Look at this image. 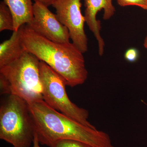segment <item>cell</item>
I'll return each instance as SVG.
<instances>
[{
	"mask_svg": "<svg viewBox=\"0 0 147 147\" xmlns=\"http://www.w3.org/2000/svg\"><path fill=\"white\" fill-rule=\"evenodd\" d=\"M39 144L38 139L36 135L35 134L34 135V140L33 144V147H40Z\"/></svg>",
	"mask_w": 147,
	"mask_h": 147,
	"instance_id": "obj_16",
	"label": "cell"
},
{
	"mask_svg": "<svg viewBox=\"0 0 147 147\" xmlns=\"http://www.w3.org/2000/svg\"><path fill=\"white\" fill-rule=\"evenodd\" d=\"M34 1L35 3H39L48 7L50 5H53V3L56 0H34Z\"/></svg>",
	"mask_w": 147,
	"mask_h": 147,
	"instance_id": "obj_15",
	"label": "cell"
},
{
	"mask_svg": "<svg viewBox=\"0 0 147 147\" xmlns=\"http://www.w3.org/2000/svg\"><path fill=\"white\" fill-rule=\"evenodd\" d=\"M118 4L121 7L137 6L147 10V0H117Z\"/></svg>",
	"mask_w": 147,
	"mask_h": 147,
	"instance_id": "obj_13",
	"label": "cell"
},
{
	"mask_svg": "<svg viewBox=\"0 0 147 147\" xmlns=\"http://www.w3.org/2000/svg\"><path fill=\"white\" fill-rule=\"evenodd\" d=\"M12 13L14 31L23 25L31 23L33 19V5L32 0H3Z\"/></svg>",
	"mask_w": 147,
	"mask_h": 147,
	"instance_id": "obj_10",
	"label": "cell"
},
{
	"mask_svg": "<svg viewBox=\"0 0 147 147\" xmlns=\"http://www.w3.org/2000/svg\"><path fill=\"white\" fill-rule=\"evenodd\" d=\"M21 42L25 50L44 62L65 79L71 87L84 84L88 72L82 53L72 42H53L29 28H20Z\"/></svg>",
	"mask_w": 147,
	"mask_h": 147,
	"instance_id": "obj_2",
	"label": "cell"
},
{
	"mask_svg": "<svg viewBox=\"0 0 147 147\" xmlns=\"http://www.w3.org/2000/svg\"><path fill=\"white\" fill-rule=\"evenodd\" d=\"M14 31V21L12 13L3 1L0 3V32Z\"/></svg>",
	"mask_w": 147,
	"mask_h": 147,
	"instance_id": "obj_11",
	"label": "cell"
},
{
	"mask_svg": "<svg viewBox=\"0 0 147 147\" xmlns=\"http://www.w3.org/2000/svg\"><path fill=\"white\" fill-rule=\"evenodd\" d=\"M82 0H56L53 7L59 21L69 30L72 43L82 53L88 50V39L84 30L86 22L82 12Z\"/></svg>",
	"mask_w": 147,
	"mask_h": 147,
	"instance_id": "obj_6",
	"label": "cell"
},
{
	"mask_svg": "<svg viewBox=\"0 0 147 147\" xmlns=\"http://www.w3.org/2000/svg\"></svg>",
	"mask_w": 147,
	"mask_h": 147,
	"instance_id": "obj_18",
	"label": "cell"
},
{
	"mask_svg": "<svg viewBox=\"0 0 147 147\" xmlns=\"http://www.w3.org/2000/svg\"><path fill=\"white\" fill-rule=\"evenodd\" d=\"M139 51L135 48H129L124 54L125 59L129 62L134 63L137 61L139 57Z\"/></svg>",
	"mask_w": 147,
	"mask_h": 147,
	"instance_id": "obj_14",
	"label": "cell"
},
{
	"mask_svg": "<svg viewBox=\"0 0 147 147\" xmlns=\"http://www.w3.org/2000/svg\"><path fill=\"white\" fill-rule=\"evenodd\" d=\"M40 144L52 146L63 139L76 140L93 147H115L110 137L97 130L76 121L49 106L44 101L28 104Z\"/></svg>",
	"mask_w": 147,
	"mask_h": 147,
	"instance_id": "obj_1",
	"label": "cell"
},
{
	"mask_svg": "<svg viewBox=\"0 0 147 147\" xmlns=\"http://www.w3.org/2000/svg\"><path fill=\"white\" fill-rule=\"evenodd\" d=\"M40 61L25 51L18 59L0 68L2 94L21 98L28 104L43 100Z\"/></svg>",
	"mask_w": 147,
	"mask_h": 147,
	"instance_id": "obj_3",
	"label": "cell"
},
{
	"mask_svg": "<svg viewBox=\"0 0 147 147\" xmlns=\"http://www.w3.org/2000/svg\"><path fill=\"white\" fill-rule=\"evenodd\" d=\"M35 132L28 103L18 96L8 95L0 107V139L14 147H30Z\"/></svg>",
	"mask_w": 147,
	"mask_h": 147,
	"instance_id": "obj_4",
	"label": "cell"
},
{
	"mask_svg": "<svg viewBox=\"0 0 147 147\" xmlns=\"http://www.w3.org/2000/svg\"><path fill=\"white\" fill-rule=\"evenodd\" d=\"M21 40L19 29L13 31L9 39L0 45V68L18 59L25 52Z\"/></svg>",
	"mask_w": 147,
	"mask_h": 147,
	"instance_id": "obj_9",
	"label": "cell"
},
{
	"mask_svg": "<svg viewBox=\"0 0 147 147\" xmlns=\"http://www.w3.org/2000/svg\"><path fill=\"white\" fill-rule=\"evenodd\" d=\"M26 25L37 33L53 42H70L68 29L59 21L56 14L42 4L34 3L33 21Z\"/></svg>",
	"mask_w": 147,
	"mask_h": 147,
	"instance_id": "obj_7",
	"label": "cell"
},
{
	"mask_svg": "<svg viewBox=\"0 0 147 147\" xmlns=\"http://www.w3.org/2000/svg\"><path fill=\"white\" fill-rule=\"evenodd\" d=\"M51 147H93L84 142L69 140L63 139L57 141L54 143Z\"/></svg>",
	"mask_w": 147,
	"mask_h": 147,
	"instance_id": "obj_12",
	"label": "cell"
},
{
	"mask_svg": "<svg viewBox=\"0 0 147 147\" xmlns=\"http://www.w3.org/2000/svg\"><path fill=\"white\" fill-rule=\"evenodd\" d=\"M85 7L84 16L86 22L90 30L94 35L98 45V53L100 56L103 55L105 42L100 34V21L96 19V16L99 11L104 10L103 18L110 19L115 14V9L113 5L112 0H84Z\"/></svg>",
	"mask_w": 147,
	"mask_h": 147,
	"instance_id": "obj_8",
	"label": "cell"
},
{
	"mask_svg": "<svg viewBox=\"0 0 147 147\" xmlns=\"http://www.w3.org/2000/svg\"><path fill=\"white\" fill-rule=\"evenodd\" d=\"M144 45L145 48L147 49V36L145 38L144 41Z\"/></svg>",
	"mask_w": 147,
	"mask_h": 147,
	"instance_id": "obj_17",
	"label": "cell"
},
{
	"mask_svg": "<svg viewBox=\"0 0 147 147\" xmlns=\"http://www.w3.org/2000/svg\"><path fill=\"white\" fill-rule=\"evenodd\" d=\"M40 74L43 100L53 109L80 123L95 127L88 121V110L71 102L66 91L65 79L44 62L40 61Z\"/></svg>",
	"mask_w": 147,
	"mask_h": 147,
	"instance_id": "obj_5",
	"label": "cell"
}]
</instances>
